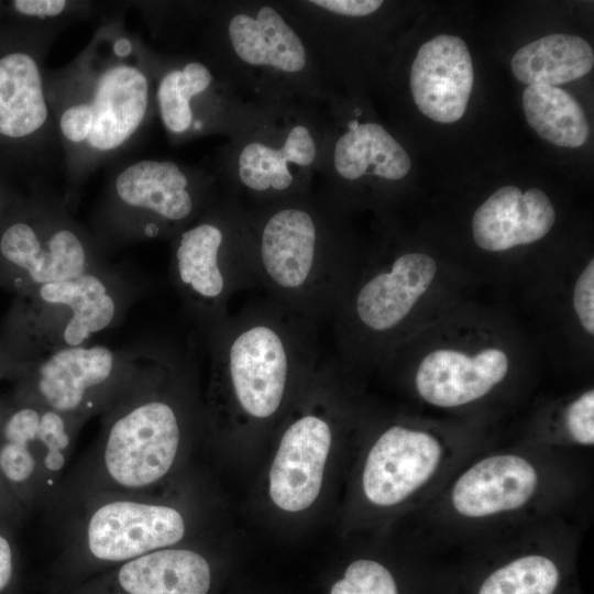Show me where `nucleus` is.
Wrapping results in <instances>:
<instances>
[{"instance_id": "5701e85b", "label": "nucleus", "mask_w": 594, "mask_h": 594, "mask_svg": "<svg viewBox=\"0 0 594 594\" xmlns=\"http://www.w3.org/2000/svg\"><path fill=\"white\" fill-rule=\"evenodd\" d=\"M48 109L41 72L35 59L25 53L0 58V134L23 138L38 131Z\"/></svg>"}, {"instance_id": "393cba45", "label": "nucleus", "mask_w": 594, "mask_h": 594, "mask_svg": "<svg viewBox=\"0 0 594 594\" xmlns=\"http://www.w3.org/2000/svg\"><path fill=\"white\" fill-rule=\"evenodd\" d=\"M41 411L34 403L21 406L3 421L0 431V473L22 505L46 496L32 449Z\"/></svg>"}, {"instance_id": "20e7f679", "label": "nucleus", "mask_w": 594, "mask_h": 594, "mask_svg": "<svg viewBox=\"0 0 594 594\" xmlns=\"http://www.w3.org/2000/svg\"><path fill=\"white\" fill-rule=\"evenodd\" d=\"M321 107L251 106L221 150L226 194L248 207L312 190L329 132Z\"/></svg>"}, {"instance_id": "f257e3e1", "label": "nucleus", "mask_w": 594, "mask_h": 594, "mask_svg": "<svg viewBox=\"0 0 594 594\" xmlns=\"http://www.w3.org/2000/svg\"><path fill=\"white\" fill-rule=\"evenodd\" d=\"M205 62L245 103L308 102L338 96L279 1L232 0L209 6Z\"/></svg>"}, {"instance_id": "f3484780", "label": "nucleus", "mask_w": 594, "mask_h": 594, "mask_svg": "<svg viewBox=\"0 0 594 594\" xmlns=\"http://www.w3.org/2000/svg\"><path fill=\"white\" fill-rule=\"evenodd\" d=\"M43 334L51 352L85 345L114 322L119 301L110 285L90 271L78 277L37 286Z\"/></svg>"}, {"instance_id": "cd10ccee", "label": "nucleus", "mask_w": 594, "mask_h": 594, "mask_svg": "<svg viewBox=\"0 0 594 594\" xmlns=\"http://www.w3.org/2000/svg\"><path fill=\"white\" fill-rule=\"evenodd\" d=\"M560 432L572 446L592 448L594 444V391L588 388L563 408L560 415Z\"/></svg>"}, {"instance_id": "bb28decb", "label": "nucleus", "mask_w": 594, "mask_h": 594, "mask_svg": "<svg viewBox=\"0 0 594 594\" xmlns=\"http://www.w3.org/2000/svg\"><path fill=\"white\" fill-rule=\"evenodd\" d=\"M220 79L201 61H189L165 72L160 79L156 99L162 122L174 136L193 133L194 118L189 102Z\"/></svg>"}, {"instance_id": "4be33fe9", "label": "nucleus", "mask_w": 594, "mask_h": 594, "mask_svg": "<svg viewBox=\"0 0 594 594\" xmlns=\"http://www.w3.org/2000/svg\"><path fill=\"white\" fill-rule=\"evenodd\" d=\"M121 594H209L212 570L199 552L185 548L156 550L119 564Z\"/></svg>"}, {"instance_id": "f8f14e48", "label": "nucleus", "mask_w": 594, "mask_h": 594, "mask_svg": "<svg viewBox=\"0 0 594 594\" xmlns=\"http://www.w3.org/2000/svg\"><path fill=\"white\" fill-rule=\"evenodd\" d=\"M332 123L317 175L322 182L318 193L330 199L345 185L374 177L383 182L405 178L411 161L403 145L378 122L361 121L362 107L344 118L331 107Z\"/></svg>"}, {"instance_id": "2f4dec72", "label": "nucleus", "mask_w": 594, "mask_h": 594, "mask_svg": "<svg viewBox=\"0 0 594 594\" xmlns=\"http://www.w3.org/2000/svg\"><path fill=\"white\" fill-rule=\"evenodd\" d=\"M22 509L21 502L13 494L9 485L0 473V529L7 530V522L11 521L13 515Z\"/></svg>"}, {"instance_id": "7c9ffc66", "label": "nucleus", "mask_w": 594, "mask_h": 594, "mask_svg": "<svg viewBox=\"0 0 594 594\" xmlns=\"http://www.w3.org/2000/svg\"><path fill=\"white\" fill-rule=\"evenodd\" d=\"M64 0H15L14 9L24 15L38 18L56 16L62 13L66 7Z\"/></svg>"}, {"instance_id": "39448f33", "label": "nucleus", "mask_w": 594, "mask_h": 594, "mask_svg": "<svg viewBox=\"0 0 594 594\" xmlns=\"http://www.w3.org/2000/svg\"><path fill=\"white\" fill-rule=\"evenodd\" d=\"M90 454L69 483L73 504L112 494H141L172 470L182 424L166 399L124 388Z\"/></svg>"}, {"instance_id": "aec40b11", "label": "nucleus", "mask_w": 594, "mask_h": 594, "mask_svg": "<svg viewBox=\"0 0 594 594\" xmlns=\"http://www.w3.org/2000/svg\"><path fill=\"white\" fill-rule=\"evenodd\" d=\"M554 221V207L541 189L522 193L518 187L504 186L476 209L472 233L482 250L499 252L542 239Z\"/></svg>"}, {"instance_id": "412c9836", "label": "nucleus", "mask_w": 594, "mask_h": 594, "mask_svg": "<svg viewBox=\"0 0 594 594\" xmlns=\"http://www.w3.org/2000/svg\"><path fill=\"white\" fill-rule=\"evenodd\" d=\"M0 252L35 287L92 271L84 242L67 228L55 229L42 238L32 226L14 223L3 232Z\"/></svg>"}, {"instance_id": "ddd939ff", "label": "nucleus", "mask_w": 594, "mask_h": 594, "mask_svg": "<svg viewBox=\"0 0 594 594\" xmlns=\"http://www.w3.org/2000/svg\"><path fill=\"white\" fill-rule=\"evenodd\" d=\"M148 105L145 74L131 65L107 68L98 78L89 102L66 108L59 119L64 138L98 152L124 144L144 120Z\"/></svg>"}, {"instance_id": "9b49d317", "label": "nucleus", "mask_w": 594, "mask_h": 594, "mask_svg": "<svg viewBox=\"0 0 594 594\" xmlns=\"http://www.w3.org/2000/svg\"><path fill=\"white\" fill-rule=\"evenodd\" d=\"M122 364L103 345H80L51 352L35 369L33 403L81 422L117 399Z\"/></svg>"}, {"instance_id": "2eb2a0df", "label": "nucleus", "mask_w": 594, "mask_h": 594, "mask_svg": "<svg viewBox=\"0 0 594 594\" xmlns=\"http://www.w3.org/2000/svg\"><path fill=\"white\" fill-rule=\"evenodd\" d=\"M509 370V355L498 346L474 352L442 348L418 363L414 387L424 403L453 410L484 399L506 380Z\"/></svg>"}, {"instance_id": "dca6fc26", "label": "nucleus", "mask_w": 594, "mask_h": 594, "mask_svg": "<svg viewBox=\"0 0 594 594\" xmlns=\"http://www.w3.org/2000/svg\"><path fill=\"white\" fill-rule=\"evenodd\" d=\"M210 183L172 161L144 160L128 166L116 179L119 199L146 211L161 229H184L216 199Z\"/></svg>"}, {"instance_id": "423d86ee", "label": "nucleus", "mask_w": 594, "mask_h": 594, "mask_svg": "<svg viewBox=\"0 0 594 594\" xmlns=\"http://www.w3.org/2000/svg\"><path fill=\"white\" fill-rule=\"evenodd\" d=\"M548 457L510 448L476 457L444 482L428 509L462 530L536 518L560 501L568 486L564 473Z\"/></svg>"}, {"instance_id": "6e6552de", "label": "nucleus", "mask_w": 594, "mask_h": 594, "mask_svg": "<svg viewBox=\"0 0 594 594\" xmlns=\"http://www.w3.org/2000/svg\"><path fill=\"white\" fill-rule=\"evenodd\" d=\"M82 513L67 546L75 556L98 564H121L172 548L186 534L182 513L141 494L97 496L80 504Z\"/></svg>"}, {"instance_id": "7ed1b4c3", "label": "nucleus", "mask_w": 594, "mask_h": 594, "mask_svg": "<svg viewBox=\"0 0 594 594\" xmlns=\"http://www.w3.org/2000/svg\"><path fill=\"white\" fill-rule=\"evenodd\" d=\"M315 322L267 297L210 332L212 376L243 414L264 420L279 410L294 375L318 360Z\"/></svg>"}, {"instance_id": "a211bd4d", "label": "nucleus", "mask_w": 594, "mask_h": 594, "mask_svg": "<svg viewBox=\"0 0 594 594\" xmlns=\"http://www.w3.org/2000/svg\"><path fill=\"white\" fill-rule=\"evenodd\" d=\"M473 84L472 57L462 38L441 34L418 50L409 86L415 105L429 119L440 123L460 120Z\"/></svg>"}, {"instance_id": "c85d7f7f", "label": "nucleus", "mask_w": 594, "mask_h": 594, "mask_svg": "<svg viewBox=\"0 0 594 594\" xmlns=\"http://www.w3.org/2000/svg\"><path fill=\"white\" fill-rule=\"evenodd\" d=\"M572 306L583 330L594 333V261L585 265L578 276L572 292Z\"/></svg>"}, {"instance_id": "c756f323", "label": "nucleus", "mask_w": 594, "mask_h": 594, "mask_svg": "<svg viewBox=\"0 0 594 594\" xmlns=\"http://www.w3.org/2000/svg\"><path fill=\"white\" fill-rule=\"evenodd\" d=\"M15 552L10 535L0 529V594H8L14 584Z\"/></svg>"}, {"instance_id": "9d476101", "label": "nucleus", "mask_w": 594, "mask_h": 594, "mask_svg": "<svg viewBox=\"0 0 594 594\" xmlns=\"http://www.w3.org/2000/svg\"><path fill=\"white\" fill-rule=\"evenodd\" d=\"M462 454L451 441L426 427L396 424L371 447L362 471L366 501L392 508L429 496L432 488L457 469Z\"/></svg>"}, {"instance_id": "b1692460", "label": "nucleus", "mask_w": 594, "mask_h": 594, "mask_svg": "<svg viewBox=\"0 0 594 594\" xmlns=\"http://www.w3.org/2000/svg\"><path fill=\"white\" fill-rule=\"evenodd\" d=\"M590 44L574 35L557 33L519 48L510 68L522 84L556 86L576 80L593 68Z\"/></svg>"}, {"instance_id": "1a4fd4ad", "label": "nucleus", "mask_w": 594, "mask_h": 594, "mask_svg": "<svg viewBox=\"0 0 594 594\" xmlns=\"http://www.w3.org/2000/svg\"><path fill=\"white\" fill-rule=\"evenodd\" d=\"M440 594H583L571 547L534 540L472 546L442 564Z\"/></svg>"}, {"instance_id": "f03ea898", "label": "nucleus", "mask_w": 594, "mask_h": 594, "mask_svg": "<svg viewBox=\"0 0 594 594\" xmlns=\"http://www.w3.org/2000/svg\"><path fill=\"white\" fill-rule=\"evenodd\" d=\"M244 208L268 297L315 321L336 309L344 289L338 209L314 190Z\"/></svg>"}, {"instance_id": "0eeeda50", "label": "nucleus", "mask_w": 594, "mask_h": 594, "mask_svg": "<svg viewBox=\"0 0 594 594\" xmlns=\"http://www.w3.org/2000/svg\"><path fill=\"white\" fill-rule=\"evenodd\" d=\"M174 241L172 277L210 332L226 317L233 294L260 285L255 242L244 206L226 194L215 199Z\"/></svg>"}, {"instance_id": "4468645a", "label": "nucleus", "mask_w": 594, "mask_h": 594, "mask_svg": "<svg viewBox=\"0 0 594 594\" xmlns=\"http://www.w3.org/2000/svg\"><path fill=\"white\" fill-rule=\"evenodd\" d=\"M438 273L436 260L422 252H406L374 268L343 295L348 323L366 336H386L400 327L430 289Z\"/></svg>"}, {"instance_id": "a878e982", "label": "nucleus", "mask_w": 594, "mask_h": 594, "mask_svg": "<svg viewBox=\"0 0 594 594\" xmlns=\"http://www.w3.org/2000/svg\"><path fill=\"white\" fill-rule=\"evenodd\" d=\"M522 108L529 125L553 145L580 147L590 135L582 107L557 86H527L522 94Z\"/></svg>"}, {"instance_id": "6ab92c4d", "label": "nucleus", "mask_w": 594, "mask_h": 594, "mask_svg": "<svg viewBox=\"0 0 594 594\" xmlns=\"http://www.w3.org/2000/svg\"><path fill=\"white\" fill-rule=\"evenodd\" d=\"M331 443V427L317 415H304L287 427L270 471V496L277 507L300 512L316 501Z\"/></svg>"}]
</instances>
